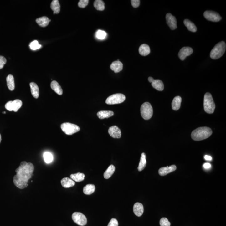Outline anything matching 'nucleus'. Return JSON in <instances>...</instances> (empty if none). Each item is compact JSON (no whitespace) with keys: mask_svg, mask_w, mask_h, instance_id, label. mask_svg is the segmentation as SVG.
Returning a JSON list of instances; mask_svg holds the SVG:
<instances>
[{"mask_svg":"<svg viewBox=\"0 0 226 226\" xmlns=\"http://www.w3.org/2000/svg\"><path fill=\"white\" fill-rule=\"evenodd\" d=\"M166 19L167 24L171 29L174 30L177 28V20L174 16H172L171 13H167L166 15Z\"/></svg>","mask_w":226,"mask_h":226,"instance_id":"9b49d317","label":"nucleus"},{"mask_svg":"<svg viewBox=\"0 0 226 226\" xmlns=\"http://www.w3.org/2000/svg\"><path fill=\"white\" fill-rule=\"evenodd\" d=\"M126 97L124 94H113L107 98L105 100V103L109 105L121 104L125 101Z\"/></svg>","mask_w":226,"mask_h":226,"instance_id":"0eeeda50","label":"nucleus"},{"mask_svg":"<svg viewBox=\"0 0 226 226\" xmlns=\"http://www.w3.org/2000/svg\"><path fill=\"white\" fill-rule=\"evenodd\" d=\"M212 134V131L209 127H201L198 128L192 131V138L195 141H199L209 137Z\"/></svg>","mask_w":226,"mask_h":226,"instance_id":"f03ea898","label":"nucleus"},{"mask_svg":"<svg viewBox=\"0 0 226 226\" xmlns=\"http://www.w3.org/2000/svg\"><path fill=\"white\" fill-rule=\"evenodd\" d=\"M181 101L182 99L179 96H177L174 98L172 103V107L173 110H177L180 109Z\"/></svg>","mask_w":226,"mask_h":226,"instance_id":"aec40b11","label":"nucleus"},{"mask_svg":"<svg viewBox=\"0 0 226 226\" xmlns=\"http://www.w3.org/2000/svg\"><path fill=\"white\" fill-rule=\"evenodd\" d=\"M115 167L114 165H111L108 167L107 169L104 172V176L105 179H109L110 178L113 174L115 172Z\"/></svg>","mask_w":226,"mask_h":226,"instance_id":"c85d7f7f","label":"nucleus"},{"mask_svg":"<svg viewBox=\"0 0 226 226\" xmlns=\"http://www.w3.org/2000/svg\"><path fill=\"white\" fill-rule=\"evenodd\" d=\"M34 171V166L31 162L22 161L16 170L17 174L14 176L13 182L19 189H23L28 186V181L31 178Z\"/></svg>","mask_w":226,"mask_h":226,"instance_id":"f257e3e1","label":"nucleus"},{"mask_svg":"<svg viewBox=\"0 0 226 226\" xmlns=\"http://www.w3.org/2000/svg\"><path fill=\"white\" fill-rule=\"evenodd\" d=\"M89 0H80L78 3V6L80 8H85L89 4Z\"/></svg>","mask_w":226,"mask_h":226,"instance_id":"e433bc0d","label":"nucleus"},{"mask_svg":"<svg viewBox=\"0 0 226 226\" xmlns=\"http://www.w3.org/2000/svg\"><path fill=\"white\" fill-rule=\"evenodd\" d=\"M148 80L149 82L152 83L153 80H154V79L152 77H149L148 79Z\"/></svg>","mask_w":226,"mask_h":226,"instance_id":"c03bdc74","label":"nucleus"},{"mask_svg":"<svg viewBox=\"0 0 226 226\" xmlns=\"http://www.w3.org/2000/svg\"><path fill=\"white\" fill-rule=\"evenodd\" d=\"M12 101H8L6 104L5 105L6 109H7V110H9V111H13V110H12Z\"/></svg>","mask_w":226,"mask_h":226,"instance_id":"a19ab883","label":"nucleus"},{"mask_svg":"<svg viewBox=\"0 0 226 226\" xmlns=\"http://www.w3.org/2000/svg\"><path fill=\"white\" fill-rule=\"evenodd\" d=\"M62 131L67 135H72L80 130V128L78 125L70 123L65 122L61 125Z\"/></svg>","mask_w":226,"mask_h":226,"instance_id":"423d86ee","label":"nucleus"},{"mask_svg":"<svg viewBox=\"0 0 226 226\" xmlns=\"http://www.w3.org/2000/svg\"><path fill=\"white\" fill-rule=\"evenodd\" d=\"M95 35L98 39L103 40L106 38L107 33L105 31L101 30H98L97 31Z\"/></svg>","mask_w":226,"mask_h":226,"instance_id":"72a5a7b5","label":"nucleus"},{"mask_svg":"<svg viewBox=\"0 0 226 226\" xmlns=\"http://www.w3.org/2000/svg\"><path fill=\"white\" fill-rule=\"evenodd\" d=\"M108 132L110 136L114 138L119 139L121 137V130L116 126H110L108 130Z\"/></svg>","mask_w":226,"mask_h":226,"instance_id":"f8f14e48","label":"nucleus"},{"mask_svg":"<svg viewBox=\"0 0 226 226\" xmlns=\"http://www.w3.org/2000/svg\"><path fill=\"white\" fill-rule=\"evenodd\" d=\"M1 141H2V136H1V134H0V143H1Z\"/></svg>","mask_w":226,"mask_h":226,"instance_id":"a18cd8bd","label":"nucleus"},{"mask_svg":"<svg viewBox=\"0 0 226 226\" xmlns=\"http://www.w3.org/2000/svg\"><path fill=\"white\" fill-rule=\"evenodd\" d=\"M203 106L206 113L212 114L214 112L215 109V104L212 95L209 93H207L205 94L204 100H203Z\"/></svg>","mask_w":226,"mask_h":226,"instance_id":"20e7f679","label":"nucleus"},{"mask_svg":"<svg viewBox=\"0 0 226 226\" xmlns=\"http://www.w3.org/2000/svg\"><path fill=\"white\" fill-rule=\"evenodd\" d=\"M139 52L140 54L144 56L148 55L150 53V47L146 44H141L139 48Z\"/></svg>","mask_w":226,"mask_h":226,"instance_id":"4be33fe9","label":"nucleus"},{"mask_svg":"<svg viewBox=\"0 0 226 226\" xmlns=\"http://www.w3.org/2000/svg\"><path fill=\"white\" fill-rule=\"evenodd\" d=\"M22 102L19 99H16V100L12 101V110L14 112H17L18 109L22 107Z\"/></svg>","mask_w":226,"mask_h":226,"instance_id":"7c9ffc66","label":"nucleus"},{"mask_svg":"<svg viewBox=\"0 0 226 226\" xmlns=\"http://www.w3.org/2000/svg\"><path fill=\"white\" fill-rule=\"evenodd\" d=\"M146 156L145 153L141 154L140 158V163H139L138 170L139 171H142L146 167Z\"/></svg>","mask_w":226,"mask_h":226,"instance_id":"a878e982","label":"nucleus"},{"mask_svg":"<svg viewBox=\"0 0 226 226\" xmlns=\"http://www.w3.org/2000/svg\"><path fill=\"white\" fill-rule=\"evenodd\" d=\"M72 218L74 223L79 225L85 226L87 223V219L86 217L80 212H74L72 214Z\"/></svg>","mask_w":226,"mask_h":226,"instance_id":"6e6552de","label":"nucleus"},{"mask_svg":"<svg viewBox=\"0 0 226 226\" xmlns=\"http://www.w3.org/2000/svg\"><path fill=\"white\" fill-rule=\"evenodd\" d=\"M94 5L95 9L98 11H102L105 9V4L101 0H96L94 2Z\"/></svg>","mask_w":226,"mask_h":226,"instance_id":"2f4dec72","label":"nucleus"},{"mask_svg":"<svg viewBox=\"0 0 226 226\" xmlns=\"http://www.w3.org/2000/svg\"><path fill=\"white\" fill-rule=\"evenodd\" d=\"M119 223L116 218H113L110 220L108 226H118Z\"/></svg>","mask_w":226,"mask_h":226,"instance_id":"58836bf2","label":"nucleus"},{"mask_svg":"<svg viewBox=\"0 0 226 226\" xmlns=\"http://www.w3.org/2000/svg\"><path fill=\"white\" fill-rule=\"evenodd\" d=\"M95 189V186L93 184H88L84 187L83 192L84 194L86 195H90L94 193Z\"/></svg>","mask_w":226,"mask_h":226,"instance_id":"cd10ccee","label":"nucleus"},{"mask_svg":"<svg viewBox=\"0 0 226 226\" xmlns=\"http://www.w3.org/2000/svg\"><path fill=\"white\" fill-rule=\"evenodd\" d=\"M114 115V112L110 110H101L99 111L97 114L98 117L100 120L105 118H108L111 117Z\"/></svg>","mask_w":226,"mask_h":226,"instance_id":"f3484780","label":"nucleus"},{"mask_svg":"<svg viewBox=\"0 0 226 226\" xmlns=\"http://www.w3.org/2000/svg\"><path fill=\"white\" fill-rule=\"evenodd\" d=\"M30 48L32 50H37V49H40L42 47V45H40L38 43V41L37 40H35L34 41L32 42L30 44Z\"/></svg>","mask_w":226,"mask_h":226,"instance_id":"f704fd0d","label":"nucleus"},{"mask_svg":"<svg viewBox=\"0 0 226 226\" xmlns=\"http://www.w3.org/2000/svg\"><path fill=\"white\" fill-rule=\"evenodd\" d=\"M226 43L224 42H219L216 44L210 52L211 58L213 59H219L224 54L226 51Z\"/></svg>","mask_w":226,"mask_h":226,"instance_id":"7ed1b4c3","label":"nucleus"},{"mask_svg":"<svg viewBox=\"0 0 226 226\" xmlns=\"http://www.w3.org/2000/svg\"><path fill=\"white\" fill-rule=\"evenodd\" d=\"M141 116L145 120H149L153 115V108L149 102H145L142 104L140 108Z\"/></svg>","mask_w":226,"mask_h":226,"instance_id":"39448f33","label":"nucleus"},{"mask_svg":"<svg viewBox=\"0 0 226 226\" xmlns=\"http://www.w3.org/2000/svg\"><path fill=\"white\" fill-rule=\"evenodd\" d=\"M3 114H6V112L5 111L3 112Z\"/></svg>","mask_w":226,"mask_h":226,"instance_id":"49530a36","label":"nucleus"},{"mask_svg":"<svg viewBox=\"0 0 226 226\" xmlns=\"http://www.w3.org/2000/svg\"><path fill=\"white\" fill-rule=\"evenodd\" d=\"M70 177L73 181L80 182L84 181L85 179V176L84 173L78 172L77 173L71 175Z\"/></svg>","mask_w":226,"mask_h":226,"instance_id":"b1692460","label":"nucleus"},{"mask_svg":"<svg viewBox=\"0 0 226 226\" xmlns=\"http://www.w3.org/2000/svg\"><path fill=\"white\" fill-rule=\"evenodd\" d=\"M7 85L8 89L11 91L15 89V83L14 78L12 74H9L7 76Z\"/></svg>","mask_w":226,"mask_h":226,"instance_id":"393cba45","label":"nucleus"},{"mask_svg":"<svg viewBox=\"0 0 226 226\" xmlns=\"http://www.w3.org/2000/svg\"><path fill=\"white\" fill-rule=\"evenodd\" d=\"M193 53V49L190 47H183L180 49L178 55L181 60H184L186 57L190 55Z\"/></svg>","mask_w":226,"mask_h":226,"instance_id":"9d476101","label":"nucleus"},{"mask_svg":"<svg viewBox=\"0 0 226 226\" xmlns=\"http://www.w3.org/2000/svg\"><path fill=\"white\" fill-rule=\"evenodd\" d=\"M7 63V59L3 56H0V69H2Z\"/></svg>","mask_w":226,"mask_h":226,"instance_id":"4c0bfd02","label":"nucleus"},{"mask_svg":"<svg viewBox=\"0 0 226 226\" xmlns=\"http://www.w3.org/2000/svg\"><path fill=\"white\" fill-rule=\"evenodd\" d=\"M123 65L122 63L120 61H116L113 62L110 64V68L111 70L114 71L115 73H118L122 70Z\"/></svg>","mask_w":226,"mask_h":226,"instance_id":"dca6fc26","label":"nucleus"},{"mask_svg":"<svg viewBox=\"0 0 226 226\" xmlns=\"http://www.w3.org/2000/svg\"><path fill=\"white\" fill-rule=\"evenodd\" d=\"M176 166L173 165L169 166V167L167 166L166 167H161L159 170L158 172L160 176H165L167 175V174L170 173V172L176 171Z\"/></svg>","mask_w":226,"mask_h":226,"instance_id":"ddd939ff","label":"nucleus"},{"mask_svg":"<svg viewBox=\"0 0 226 226\" xmlns=\"http://www.w3.org/2000/svg\"><path fill=\"white\" fill-rule=\"evenodd\" d=\"M30 87L32 95L35 99H37L39 97V89L38 85L35 83L31 82L30 84Z\"/></svg>","mask_w":226,"mask_h":226,"instance_id":"a211bd4d","label":"nucleus"},{"mask_svg":"<svg viewBox=\"0 0 226 226\" xmlns=\"http://www.w3.org/2000/svg\"><path fill=\"white\" fill-rule=\"evenodd\" d=\"M36 22L39 26L43 27H47L49 23V18L46 17L37 18Z\"/></svg>","mask_w":226,"mask_h":226,"instance_id":"5701e85b","label":"nucleus"},{"mask_svg":"<svg viewBox=\"0 0 226 226\" xmlns=\"http://www.w3.org/2000/svg\"><path fill=\"white\" fill-rule=\"evenodd\" d=\"M51 8L53 11V14H58L60 12V5L59 1L53 0L51 3Z\"/></svg>","mask_w":226,"mask_h":226,"instance_id":"412c9836","label":"nucleus"},{"mask_svg":"<svg viewBox=\"0 0 226 226\" xmlns=\"http://www.w3.org/2000/svg\"><path fill=\"white\" fill-rule=\"evenodd\" d=\"M134 213L137 217H141L144 212V207L143 205L140 203H135L133 207Z\"/></svg>","mask_w":226,"mask_h":226,"instance_id":"4468645a","label":"nucleus"},{"mask_svg":"<svg viewBox=\"0 0 226 226\" xmlns=\"http://www.w3.org/2000/svg\"><path fill=\"white\" fill-rule=\"evenodd\" d=\"M62 186L64 188H69L75 185V182L71 178L66 177L62 179L61 181Z\"/></svg>","mask_w":226,"mask_h":226,"instance_id":"2eb2a0df","label":"nucleus"},{"mask_svg":"<svg viewBox=\"0 0 226 226\" xmlns=\"http://www.w3.org/2000/svg\"><path fill=\"white\" fill-rule=\"evenodd\" d=\"M44 161L46 163H50L53 161V156L52 154L49 152H44L43 155Z\"/></svg>","mask_w":226,"mask_h":226,"instance_id":"473e14b6","label":"nucleus"},{"mask_svg":"<svg viewBox=\"0 0 226 226\" xmlns=\"http://www.w3.org/2000/svg\"><path fill=\"white\" fill-rule=\"evenodd\" d=\"M51 88L58 95H62L63 94V89L59 84L55 80H53L51 83Z\"/></svg>","mask_w":226,"mask_h":226,"instance_id":"6ab92c4d","label":"nucleus"},{"mask_svg":"<svg viewBox=\"0 0 226 226\" xmlns=\"http://www.w3.org/2000/svg\"><path fill=\"white\" fill-rule=\"evenodd\" d=\"M160 224L161 226H171V223L166 218H162L160 221Z\"/></svg>","mask_w":226,"mask_h":226,"instance_id":"c9c22d12","label":"nucleus"},{"mask_svg":"<svg viewBox=\"0 0 226 226\" xmlns=\"http://www.w3.org/2000/svg\"><path fill=\"white\" fill-rule=\"evenodd\" d=\"M152 86L155 89L159 91H162L164 89V84L163 82L161 80H155L152 83Z\"/></svg>","mask_w":226,"mask_h":226,"instance_id":"bb28decb","label":"nucleus"},{"mask_svg":"<svg viewBox=\"0 0 226 226\" xmlns=\"http://www.w3.org/2000/svg\"><path fill=\"white\" fill-rule=\"evenodd\" d=\"M204 159L206 160V161H212V157L210 156H207V155H206V156H204Z\"/></svg>","mask_w":226,"mask_h":226,"instance_id":"37998d69","label":"nucleus"},{"mask_svg":"<svg viewBox=\"0 0 226 226\" xmlns=\"http://www.w3.org/2000/svg\"><path fill=\"white\" fill-rule=\"evenodd\" d=\"M203 167L204 168L208 169L211 167V165L209 163H205L203 164Z\"/></svg>","mask_w":226,"mask_h":226,"instance_id":"79ce46f5","label":"nucleus"},{"mask_svg":"<svg viewBox=\"0 0 226 226\" xmlns=\"http://www.w3.org/2000/svg\"><path fill=\"white\" fill-rule=\"evenodd\" d=\"M184 23L187 27V29L191 32H195L197 31V28L195 25L188 19H185L184 21Z\"/></svg>","mask_w":226,"mask_h":226,"instance_id":"c756f323","label":"nucleus"},{"mask_svg":"<svg viewBox=\"0 0 226 226\" xmlns=\"http://www.w3.org/2000/svg\"><path fill=\"white\" fill-rule=\"evenodd\" d=\"M131 2L132 7L134 8H136L140 6V0H131Z\"/></svg>","mask_w":226,"mask_h":226,"instance_id":"ea45409f","label":"nucleus"},{"mask_svg":"<svg viewBox=\"0 0 226 226\" xmlns=\"http://www.w3.org/2000/svg\"><path fill=\"white\" fill-rule=\"evenodd\" d=\"M203 16L208 21L213 22H218L222 19V17L217 12L212 11H207L204 12Z\"/></svg>","mask_w":226,"mask_h":226,"instance_id":"1a4fd4ad","label":"nucleus"}]
</instances>
